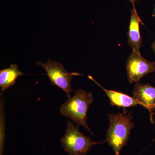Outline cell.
<instances>
[{
	"label": "cell",
	"mask_w": 155,
	"mask_h": 155,
	"mask_svg": "<svg viewBox=\"0 0 155 155\" xmlns=\"http://www.w3.org/2000/svg\"><path fill=\"white\" fill-rule=\"evenodd\" d=\"M110 126L108 128L106 141L114 150L115 155H120L122 149L127 144L130 132L134 124L131 113L109 114Z\"/></svg>",
	"instance_id": "1"
},
{
	"label": "cell",
	"mask_w": 155,
	"mask_h": 155,
	"mask_svg": "<svg viewBox=\"0 0 155 155\" xmlns=\"http://www.w3.org/2000/svg\"><path fill=\"white\" fill-rule=\"evenodd\" d=\"M93 102L91 93L83 90H78L73 96L68 98L61 106L60 113L71 119L78 126H83L93 134L87 123V111Z\"/></svg>",
	"instance_id": "2"
},
{
	"label": "cell",
	"mask_w": 155,
	"mask_h": 155,
	"mask_svg": "<svg viewBox=\"0 0 155 155\" xmlns=\"http://www.w3.org/2000/svg\"><path fill=\"white\" fill-rule=\"evenodd\" d=\"M104 142L92 141L90 137L84 135L78 126L70 121L67 122L66 132L61 140V146L69 155H86L93 146Z\"/></svg>",
	"instance_id": "3"
},
{
	"label": "cell",
	"mask_w": 155,
	"mask_h": 155,
	"mask_svg": "<svg viewBox=\"0 0 155 155\" xmlns=\"http://www.w3.org/2000/svg\"><path fill=\"white\" fill-rule=\"evenodd\" d=\"M37 64L45 70L53 85L58 86L65 91L68 98L71 97L70 93L72 91L71 87L72 79L75 75H80V74L75 72L69 73L63 64L57 61L48 60L47 63L38 62Z\"/></svg>",
	"instance_id": "4"
},
{
	"label": "cell",
	"mask_w": 155,
	"mask_h": 155,
	"mask_svg": "<svg viewBox=\"0 0 155 155\" xmlns=\"http://www.w3.org/2000/svg\"><path fill=\"white\" fill-rule=\"evenodd\" d=\"M126 70L129 82L138 83L145 75L155 72V62L144 59L140 52L132 51L127 59Z\"/></svg>",
	"instance_id": "5"
},
{
	"label": "cell",
	"mask_w": 155,
	"mask_h": 155,
	"mask_svg": "<svg viewBox=\"0 0 155 155\" xmlns=\"http://www.w3.org/2000/svg\"><path fill=\"white\" fill-rule=\"evenodd\" d=\"M133 97L151 113L155 109V87L138 82L134 85Z\"/></svg>",
	"instance_id": "6"
},
{
	"label": "cell",
	"mask_w": 155,
	"mask_h": 155,
	"mask_svg": "<svg viewBox=\"0 0 155 155\" xmlns=\"http://www.w3.org/2000/svg\"><path fill=\"white\" fill-rule=\"evenodd\" d=\"M129 30L128 33V43L132 49V51L140 52V50L142 45L140 23L142 22L139 17L136 8L131 10Z\"/></svg>",
	"instance_id": "7"
},
{
	"label": "cell",
	"mask_w": 155,
	"mask_h": 155,
	"mask_svg": "<svg viewBox=\"0 0 155 155\" xmlns=\"http://www.w3.org/2000/svg\"><path fill=\"white\" fill-rule=\"evenodd\" d=\"M88 77L100 87L106 93L110 101L112 106H116L119 107L128 108L135 107L137 105H141V103L135 100L133 97H131L128 95L120 92L113 90H108L103 87L101 84L94 80L91 76L88 75Z\"/></svg>",
	"instance_id": "8"
},
{
	"label": "cell",
	"mask_w": 155,
	"mask_h": 155,
	"mask_svg": "<svg viewBox=\"0 0 155 155\" xmlns=\"http://www.w3.org/2000/svg\"><path fill=\"white\" fill-rule=\"evenodd\" d=\"M16 64H11L8 68L0 71V87L4 92L16 83L17 78L23 75Z\"/></svg>",
	"instance_id": "9"
},
{
	"label": "cell",
	"mask_w": 155,
	"mask_h": 155,
	"mask_svg": "<svg viewBox=\"0 0 155 155\" xmlns=\"http://www.w3.org/2000/svg\"><path fill=\"white\" fill-rule=\"evenodd\" d=\"M129 1L132 4L134 8H135V3L136 2H137V0H129Z\"/></svg>",
	"instance_id": "10"
},
{
	"label": "cell",
	"mask_w": 155,
	"mask_h": 155,
	"mask_svg": "<svg viewBox=\"0 0 155 155\" xmlns=\"http://www.w3.org/2000/svg\"><path fill=\"white\" fill-rule=\"evenodd\" d=\"M152 48L154 52L155 53V41H154L152 45Z\"/></svg>",
	"instance_id": "11"
},
{
	"label": "cell",
	"mask_w": 155,
	"mask_h": 155,
	"mask_svg": "<svg viewBox=\"0 0 155 155\" xmlns=\"http://www.w3.org/2000/svg\"></svg>",
	"instance_id": "12"
}]
</instances>
